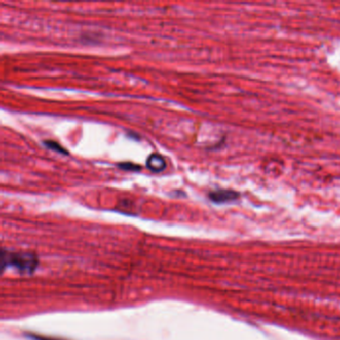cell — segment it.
Here are the masks:
<instances>
[{
  "label": "cell",
  "instance_id": "obj_1",
  "mask_svg": "<svg viewBox=\"0 0 340 340\" xmlns=\"http://www.w3.org/2000/svg\"><path fill=\"white\" fill-rule=\"evenodd\" d=\"M38 265L37 257L30 252H9L2 250V268L9 266L24 273H32Z\"/></svg>",
  "mask_w": 340,
  "mask_h": 340
},
{
  "label": "cell",
  "instance_id": "obj_2",
  "mask_svg": "<svg viewBox=\"0 0 340 340\" xmlns=\"http://www.w3.org/2000/svg\"><path fill=\"white\" fill-rule=\"evenodd\" d=\"M240 197V194L232 190H217L209 194V198L216 204H224L236 201Z\"/></svg>",
  "mask_w": 340,
  "mask_h": 340
},
{
  "label": "cell",
  "instance_id": "obj_3",
  "mask_svg": "<svg viewBox=\"0 0 340 340\" xmlns=\"http://www.w3.org/2000/svg\"><path fill=\"white\" fill-rule=\"evenodd\" d=\"M146 166L150 171L154 173H160L166 169L167 163H166L165 158L162 155L154 153V154L150 155L149 158L147 159Z\"/></svg>",
  "mask_w": 340,
  "mask_h": 340
},
{
  "label": "cell",
  "instance_id": "obj_4",
  "mask_svg": "<svg viewBox=\"0 0 340 340\" xmlns=\"http://www.w3.org/2000/svg\"><path fill=\"white\" fill-rule=\"evenodd\" d=\"M43 144H44V146L46 148H48V149H50V150H52L54 152H57V153H60V154L63 155H68V151L65 148H63L59 143H57L55 141L48 140V141H44Z\"/></svg>",
  "mask_w": 340,
  "mask_h": 340
},
{
  "label": "cell",
  "instance_id": "obj_5",
  "mask_svg": "<svg viewBox=\"0 0 340 340\" xmlns=\"http://www.w3.org/2000/svg\"><path fill=\"white\" fill-rule=\"evenodd\" d=\"M118 167L124 170V171H132V172H136V171H140L142 169V167L140 165H136L134 163L131 162H124V163H120L118 164Z\"/></svg>",
  "mask_w": 340,
  "mask_h": 340
},
{
  "label": "cell",
  "instance_id": "obj_6",
  "mask_svg": "<svg viewBox=\"0 0 340 340\" xmlns=\"http://www.w3.org/2000/svg\"><path fill=\"white\" fill-rule=\"evenodd\" d=\"M31 340H61L58 338H51V337H44V336H40V335H35V334H29L27 335Z\"/></svg>",
  "mask_w": 340,
  "mask_h": 340
}]
</instances>
